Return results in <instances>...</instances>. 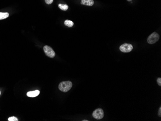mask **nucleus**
Returning <instances> with one entry per match:
<instances>
[{
	"mask_svg": "<svg viewBox=\"0 0 161 121\" xmlns=\"http://www.w3.org/2000/svg\"><path fill=\"white\" fill-rule=\"evenodd\" d=\"M72 86V83L70 81H64L61 82L59 85V89L63 92H67Z\"/></svg>",
	"mask_w": 161,
	"mask_h": 121,
	"instance_id": "f257e3e1",
	"label": "nucleus"
},
{
	"mask_svg": "<svg viewBox=\"0 0 161 121\" xmlns=\"http://www.w3.org/2000/svg\"><path fill=\"white\" fill-rule=\"evenodd\" d=\"M159 35L156 32L151 34L147 39V42L149 44H153L156 43L159 40Z\"/></svg>",
	"mask_w": 161,
	"mask_h": 121,
	"instance_id": "f03ea898",
	"label": "nucleus"
},
{
	"mask_svg": "<svg viewBox=\"0 0 161 121\" xmlns=\"http://www.w3.org/2000/svg\"><path fill=\"white\" fill-rule=\"evenodd\" d=\"M93 117L97 120H100L104 117V112L102 109H97L94 111Z\"/></svg>",
	"mask_w": 161,
	"mask_h": 121,
	"instance_id": "7ed1b4c3",
	"label": "nucleus"
},
{
	"mask_svg": "<svg viewBox=\"0 0 161 121\" xmlns=\"http://www.w3.org/2000/svg\"><path fill=\"white\" fill-rule=\"evenodd\" d=\"M133 48V45L130 44L125 43L120 46V50L123 53H128L131 52Z\"/></svg>",
	"mask_w": 161,
	"mask_h": 121,
	"instance_id": "20e7f679",
	"label": "nucleus"
},
{
	"mask_svg": "<svg viewBox=\"0 0 161 121\" xmlns=\"http://www.w3.org/2000/svg\"><path fill=\"white\" fill-rule=\"evenodd\" d=\"M44 50L46 55L50 58H53L55 57V54L53 49L48 45H46L44 47Z\"/></svg>",
	"mask_w": 161,
	"mask_h": 121,
	"instance_id": "39448f33",
	"label": "nucleus"
},
{
	"mask_svg": "<svg viewBox=\"0 0 161 121\" xmlns=\"http://www.w3.org/2000/svg\"><path fill=\"white\" fill-rule=\"evenodd\" d=\"M40 92L39 90H36L33 91L28 92L27 93V95L29 97L34 98V97H36L38 96L40 94Z\"/></svg>",
	"mask_w": 161,
	"mask_h": 121,
	"instance_id": "423d86ee",
	"label": "nucleus"
},
{
	"mask_svg": "<svg viewBox=\"0 0 161 121\" xmlns=\"http://www.w3.org/2000/svg\"><path fill=\"white\" fill-rule=\"evenodd\" d=\"M81 4L87 6H93L94 4V0H82Z\"/></svg>",
	"mask_w": 161,
	"mask_h": 121,
	"instance_id": "0eeeda50",
	"label": "nucleus"
},
{
	"mask_svg": "<svg viewBox=\"0 0 161 121\" xmlns=\"http://www.w3.org/2000/svg\"><path fill=\"white\" fill-rule=\"evenodd\" d=\"M58 7L59 8L63 10V11H67L68 8H69V6L67 4H58Z\"/></svg>",
	"mask_w": 161,
	"mask_h": 121,
	"instance_id": "6e6552de",
	"label": "nucleus"
},
{
	"mask_svg": "<svg viewBox=\"0 0 161 121\" xmlns=\"http://www.w3.org/2000/svg\"><path fill=\"white\" fill-rule=\"evenodd\" d=\"M64 24L66 26L68 27H72L74 25L73 22L69 20H66L64 22Z\"/></svg>",
	"mask_w": 161,
	"mask_h": 121,
	"instance_id": "1a4fd4ad",
	"label": "nucleus"
},
{
	"mask_svg": "<svg viewBox=\"0 0 161 121\" xmlns=\"http://www.w3.org/2000/svg\"><path fill=\"white\" fill-rule=\"evenodd\" d=\"M9 16V14L8 13L0 12V20L4 19L7 18Z\"/></svg>",
	"mask_w": 161,
	"mask_h": 121,
	"instance_id": "9d476101",
	"label": "nucleus"
},
{
	"mask_svg": "<svg viewBox=\"0 0 161 121\" xmlns=\"http://www.w3.org/2000/svg\"><path fill=\"white\" fill-rule=\"evenodd\" d=\"M8 121H18L17 118L15 117H9L8 119Z\"/></svg>",
	"mask_w": 161,
	"mask_h": 121,
	"instance_id": "9b49d317",
	"label": "nucleus"
},
{
	"mask_svg": "<svg viewBox=\"0 0 161 121\" xmlns=\"http://www.w3.org/2000/svg\"><path fill=\"white\" fill-rule=\"evenodd\" d=\"M54 0H45V2L47 4H51L53 3Z\"/></svg>",
	"mask_w": 161,
	"mask_h": 121,
	"instance_id": "f8f14e48",
	"label": "nucleus"
},
{
	"mask_svg": "<svg viewBox=\"0 0 161 121\" xmlns=\"http://www.w3.org/2000/svg\"><path fill=\"white\" fill-rule=\"evenodd\" d=\"M157 83L159 85L161 86V78H158L157 80Z\"/></svg>",
	"mask_w": 161,
	"mask_h": 121,
	"instance_id": "ddd939ff",
	"label": "nucleus"
},
{
	"mask_svg": "<svg viewBox=\"0 0 161 121\" xmlns=\"http://www.w3.org/2000/svg\"><path fill=\"white\" fill-rule=\"evenodd\" d=\"M158 115L159 116L161 117V107H160L159 109V111H158Z\"/></svg>",
	"mask_w": 161,
	"mask_h": 121,
	"instance_id": "4468645a",
	"label": "nucleus"
},
{
	"mask_svg": "<svg viewBox=\"0 0 161 121\" xmlns=\"http://www.w3.org/2000/svg\"><path fill=\"white\" fill-rule=\"evenodd\" d=\"M127 1H131L132 0H127Z\"/></svg>",
	"mask_w": 161,
	"mask_h": 121,
	"instance_id": "2eb2a0df",
	"label": "nucleus"
},
{
	"mask_svg": "<svg viewBox=\"0 0 161 121\" xmlns=\"http://www.w3.org/2000/svg\"><path fill=\"white\" fill-rule=\"evenodd\" d=\"M83 121H88V120H83Z\"/></svg>",
	"mask_w": 161,
	"mask_h": 121,
	"instance_id": "dca6fc26",
	"label": "nucleus"
},
{
	"mask_svg": "<svg viewBox=\"0 0 161 121\" xmlns=\"http://www.w3.org/2000/svg\"></svg>",
	"mask_w": 161,
	"mask_h": 121,
	"instance_id": "f3484780",
	"label": "nucleus"
}]
</instances>
